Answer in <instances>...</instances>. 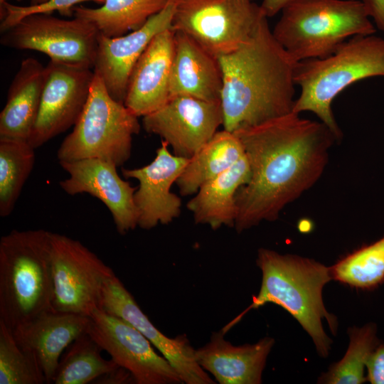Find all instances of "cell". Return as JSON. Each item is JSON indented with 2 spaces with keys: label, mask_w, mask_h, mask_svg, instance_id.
<instances>
[{
  "label": "cell",
  "mask_w": 384,
  "mask_h": 384,
  "mask_svg": "<svg viewBox=\"0 0 384 384\" xmlns=\"http://www.w3.org/2000/svg\"><path fill=\"white\" fill-rule=\"evenodd\" d=\"M249 162L250 178L236 194L234 228L241 233L276 220L282 209L312 187L338 141L322 122L292 112L234 132Z\"/></svg>",
  "instance_id": "6da1fadb"
},
{
  "label": "cell",
  "mask_w": 384,
  "mask_h": 384,
  "mask_svg": "<svg viewBox=\"0 0 384 384\" xmlns=\"http://www.w3.org/2000/svg\"><path fill=\"white\" fill-rule=\"evenodd\" d=\"M218 59L224 129L234 132L293 112L297 62L274 38L267 16L247 41Z\"/></svg>",
  "instance_id": "7a4b0ae2"
},
{
  "label": "cell",
  "mask_w": 384,
  "mask_h": 384,
  "mask_svg": "<svg viewBox=\"0 0 384 384\" xmlns=\"http://www.w3.org/2000/svg\"><path fill=\"white\" fill-rule=\"evenodd\" d=\"M256 262L262 272L261 287L245 312L267 303L282 307L311 338L318 354L327 358L332 340L324 329L323 320L334 335L338 328L336 317L326 310L322 298L324 286L332 279L330 267L266 248L258 250Z\"/></svg>",
  "instance_id": "3957f363"
},
{
  "label": "cell",
  "mask_w": 384,
  "mask_h": 384,
  "mask_svg": "<svg viewBox=\"0 0 384 384\" xmlns=\"http://www.w3.org/2000/svg\"><path fill=\"white\" fill-rule=\"evenodd\" d=\"M373 77L384 78V38L353 36L324 58L297 62L294 81L301 93L293 112L314 113L340 141L343 134L332 112L333 100L351 85Z\"/></svg>",
  "instance_id": "277c9868"
},
{
  "label": "cell",
  "mask_w": 384,
  "mask_h": 384,
  "mask_svg": "<svg viewBox=\"0 0 384 384\" xmlns=\"http://www.w3.org/2000/svg\"><path fill=\"white\" fill-rule=\"evenodd\" d=\"M50 232L14 230L0 240V321L11 331L51 310Z\"/></svg>",
  "instance_id": "5b68a950"
},
{
  "label": "cell",
  "mask_w": 384,
  "mask_h": 384,
  "mask_svg": "<svg viewBox=\"0 0 384 384\" xmlns=\"http://www.w3.org/2000/svg\"><path fill=\"white\" fill-rule=\"evenodd\" d=\"M281 11L272 34L296 62L324 58L348 38L376 32L361 1L291 0Z\"/></svg>",
  "instance_id": "8992f818"
},
{
  "label": "cell",
  "mask_w": 384,
  "mask_h": 384,
  "mask_svg": "<svg viewBox=\"0 0 384 384\" xmlns=\"http://www.w3.org/2000/svg\"><path fill=\"white\" fill-rule=\"evenodd\" d=\"M138 118L111 97L95 73L86 105L59 146V161L100 159L122 166L130 157L133 135L140 131Z\"/></svg>",
  "instance_id": "52a82bcc"
},
{
  "label": "cell",
  "mask_w": 384,
  "mask_h": 384,
  "mask_svg": "<svg viewBox=\"0 0 384 384\" xmlns=\"http://www.w3.org/2000/svg\"><path fill=\"white\" fill-rule=\"evenodd\" d=\"M265 16L252 0H176L171 28L218 58L247 41Z\"/></svg>",
  "instance_id": "ba28073f"
},
{
  "label": "cell",
  "mask_w": 384,
  "mask_h": 384,
  "mask_svg": "<svg viewBox=\"0 0 384 384\" xmlns=\"http://www.w3.org/2000/svg\"><path fill=\"white\" fill-rule=\"evenodd\" d=\"M50 258L53 310L90 316L115 274L112 268L80 241L51 232Z\"/></svg>",
  "instance_id": "9c48e42d"
},
{
  "label": "cell",
  "mask_w": 384,
  "mask_h": 384,
  "mask_svg": "<svg viewBox=\"0 0 384 384\" xmlns=\"http://www.w3.org/2000/svg\"><path fill=\"white\" fill-rule=\"evenodd\" d=\"M4 46L43 53L50 60L93 69L100 32L79 17L63 19L51 14L28 15L1 33Z\"/></svg>",
  "instance_id": "30bf717a"
},
{
  "label": "cell",
  "mask_w": 384,
  "mask_h": 384,
  "mask_svg": "<svg viewBox=\"0 0 384 384\" xmlns=\"http://www.w3.org/2000/svg\"><path fill=\"white\" fill-rule=\"evenodd\" d=\"M90 317L87 333L118 366L131 373L135 384L183 383L171 363L131 324L101 309Z\"/></svg>",
  "instance_id": "8fae6325"
},
{
  "label": "cell",
  "mask_w": 384,
  "mask_h": 384,
  "mask_svg": "<svg viewBox=\"0 0 384 384\" xmlns=\"http://www.w3.org/2000/svg\"><path fill=\"white\" fill-rule=\"evenodd\" d=\"M93 69L50 60L37 118L28 139L38 148L73 127L87 101Z\"/></svg>",
  "instance_id": "7c38bea8"
},
{
  "label": "cell",
  "mask_w": 384,
  "mask_h": 384,
  "mask_svg": "<svg viewBox=\"0 0 384 384\" xmlns=\"http://www.w3.org/2000/svg\"><path fill=\"white\" fill-rule=\"evenodd\" d=\"M223 124L220 101H206L185 95L171 97L161 108L142 118L149 134L159 136L173 154L190 159Z\"/></svg>",
  "instance_id": "4fadbf2b"
},
{
  "label": "cell",
  "mask_w": 384,
  "mask_h": 384,
  "mask_svg": "<svg viewBox=\"0 0 384 384\" xmlns=\"http://www.w3.org/2000/svg\"><path fill=\"white\" fill-rule=\"evenodd\" d=\"M100 309L123 319L139 331L176 369L183 383H215L197 363L196 349L186 336L169 338L161 332L115 274L105 284Z\"/></svg>",
  "instance_id": "5bb4252c"
},
{
  "label": "cell",
  "mask_w": 384,
  "mask_h": 384,
  "mask_svg": "<svg viewBox=\"0 0 384 384\" xmlns=\"http://www.w3.org/2000/svg\"><path fill=\"white\" fill-rule=\"evenodd\" d=\"M161 140L156 156L149 164L136 169H122L127 178H134L139 186L134 194L138 212V226L150 230L158 224H169L181 213V200L171 191L189 159L171 154Z\"/></svg>",
  "instance_id": "9a60e30c"
},
{
  "label": "cell",
  "mask_w": 384,
  "mask_h": 384,
  "mask_svg": "<svg viewBox=\"0 0 384 384\" xmlns=\"http://www.w3.org/2000/svg\"><path fill=\"white\" fill-rule=\"evenodd\" d=\"M69 177L59 182L68 194L89 193L100 200L110 210L116 229L124 235L138 226V212L134 201L137 187L123 180L117 166L100 159L59 161Z\"/></svg>",
  "instance_id": "2e32d148"
},
{
  "label": "cell",
  "mask_w": 384,
  "mask_h": 384,
  "mask_svg": "<svg viewBox=\"0 0 384 384\" xmlns=\"http://www.w3.org/2000/svg\"><path fill=\"white\" fill-rule=\"evenodd\" d=\"M175 1L169 0L161 11L139 29L115 38L100 33L93 70L115 100L124 103L128 81L137 62L157 34L171 28Z\"/></svg>",
  "instance_id": "e0dca14e"
},
{
  "label": "cell",
  "mask_w": 384,
  "mask_h": 384,
  "mask_svg": "<svg viewBox=\"0 0 384 384\" xmlns=\"http://www.w3.org/2000/svg\"><path fill=\"white\" fill-rule=\"evenodd\" d=\"M90 321V316L51 309L16 326L12 333L18 344L34 357L46 383H52L62 353L87 332Z\"/></svg>",
  "instance_id": "ac0fdd59"
},
{
  "label": "cell",
  "mask_w": 384,
  "mask_h": 384,
  "mask_svg": "<svg viewBox=\"0 0 384 384\" xmlns=\"http://www.w3.org/2000/svg\"><path fill=\"white\" fill-rule=\"evenodd\" d=\"M174 51V31L157 34L130 75L124 104L137 117L161 108L169 99V80Z\"/></svg>",
  "instance_id": "d6986e66"
},
{
  "label": "cell",
  "mask_w": 384,
  "mask_h": 384,
  "mask_svg": "<svg viewBox=\"0 0 384 384\" xmlns=\"http://www.w3.org/2000/svg\"><path fill=\"white\" fill-rule=\"evenodd\" d=\"M225 331L213 332L210 341L196 349L198 365L220 384H260L274 338L265 336L253 344L234 346Z\"/></svg>",
  "instance_id": "ffe728a7"
},
{
  "label": "cell",
  "mask_w": 384,
  "mask_h": 384,
  "mask_svg": "<svg viewBox=\"0 0 384 384\" xmlns=\"http://www.w3.org/2000/svg\"><path fill=\"white\" fill-rule=\"evenodd\" d=\"M222 86V70L218 58L187 35L174 32L169 98L185 95L206 101H220Z\"/></svg>",
  "instance_id": "44dd1931"
},
{
  "label": "cell",
  "mask_w": 384,
  "mask_h": 384,
  "mask_svg": "<svg viewBox=\"0 0 384 384\" xmlns=\"http://www.w3.org/2000/svg\"><path fill=\"white\" fill-rule=\"evenodd\" d=\"M46 66L37 59L23 60L0 113V138L28 141L35 124L45 83Z\"/></svg>",
  "instance_id": "7402d4cb"
},
{
  "label": "cell",
  "mask_w": 384,
  "mask_h": 384,
  "mask_svg": "<svg viewBox=\"0 0 384 384\" xmlns=\"http://www.w3.org/2000/svg\"><path fill=\"white\" fill-rule=\"evenodd\" d=\"M250 178V165L245 154L230 168L204 183L187 203L195 223L208 225L213 230L223 225L234 227L236 194Z\"/></svg>",
  "instance_id": "603a6c76"
},
{
  "label": "cell",
  "mask_w": 384,
  "mask_h": 384,
  "mask_svg": "<svg viewBox=\"0 0 384 384\" xmlns=\"http://www.w3.org/2000/svg\"><path fill=\"white\" fill-rule=\"evenodd\" d=\"M235 132L218 131L193 156L176 183L182 196L195 194L207 181L226 171L245 156Z\"/></svg>",
  "instance_id": "cb8c5ba5"
},
{
  "label": "cell",
  "mask_w": 384,
  "mask_h": 384,
  "mask_svg": "<svg viewBox=\"0 0 384 384\" xmlns=\"http://www.w3.org/2000/svg\"><path fill=\"white\" fill-rule=\"evenodd\" d=\"M169 0H105L98 8L75 6V17L95 26L100 34L115 38L139 29L161 11Z\"/></svg>",
  "instance_id": "d4e9b609"
},
{
  "label": "cell",
  "mask_w": 384,
  "mask_h": 384,
  "mask_svg": "<svg viewBox=\"0 0 384 384\" xmlns=\"http://www.w3.org/2000/svg\"><path fill=\"white\" fill-rule=\"evenodd\" d=\"M35 149L28 141L0 138V216L13 211L32 171Z\"/></svg>",
  "instance_id": "484cf974"
},
{
  "label": "cell",
  "mask_w": 384,
  "mask_h": 384,
  "mask_svg": "<svg viewBox=\"0 0 384 384\" xmlns=\"http://www.w3.org/2000/svg\"><path fill=\"white\" fill-rule=\"evenodd\" d=\"M101 348L87 333L78 337L60 358L53 378L55 384H86L118 366L112 358L105 359Z\"/></svg>",
  "instance_id": "4316f807"
},
{
  "label": "cell",
  "mask_w": 384,
  "mask_h": 384,
  "mask_svg": "<svg viewBox=\"0 0 384 384\" xmlns=\"http://www.w3.org/2000/svg\"><path fill=\"white\" fill-rule=\"evenodd\" d=\"M332 279L371 290L384 282V237L362 246L330 267Z\"/></svg>",
  "instance_id": "83f0119b"
},
{
  "label": "cell",
  "mask_w": 384,
  "mask_h": 384,
  "mask_svg": "<svg viewBox=\"0 0 384 384\" xmlns=\"http://www.w3.org/2000/svg\"><path fill=\"white\" fill-rule=\"evenodd\" d=\"M377 329L374 324L348 330V349L338 362L333 364L319 378V383L328 384H361L367 381L366 363L377 346Z\"/></svg>",
  "instance_id": "f1b7e54d"
},
{
  "label": "cell",
  "mask_w": 384,
  "mask_h": 384,
  "mask_svg": "<svg viewBox=\"0 0 384 384\" xmlns=\"http://www.w3.org/2000/svg\"><path fill=\"white\" fill-rule=\"evenodd\" d=\"M38 363L15 340L12 331L0 321V384H44Z\"/></svg>",
  "instance_id": "f546056e"
},
{
  "label": "cell",
  "mask_w": 384,
  "mask_h": 384,
  "mask_svg": "<svg viewBox=\"0 0 384 384\" xmlns=\"http://www.w3.org/2000/svg\"><path fill=\"white\" fill-rule=\"evenodd\" d=\"M86 1L102 4L105 0H48L41 4L29 6H18L5 1L0 5L1 33L33 14H51L58 11L62 15L70 16L73 14V9L77 4Z\"/></svg>",
  "instance_id": "4dcf8cb0"
},
{
  "label": "cell",
  "mask_w": 384,
  "mask_h": 384,
  "mask_svg": "<svg viewBox=\"0 0 384 384\" xmlns=\"http://www.w3.org/2000/svg\"><path fill=\"white\" fill-rule=\"evenodd\" d=\"M367 380L372 384H384V343H379L367 363Z\"/></svg>",
  "instance_id": "1f68e13d"
},
{
  "label": "cell",
  "mask_w": 384,
  "mask_h": 384,
  "mask_svg": "<svg viewBox=\"0 0 384 384\" xmlns=\"http://www.w3.org/2000/svg\"><path fill=\"white\" fill-rule=\"evenodd\" d=\"M93 383L100 384L135 383L131 373L121 366L100 376Z\"/></svg>",
  "instance_id": "d6a6232c"
},
{
  "label": "cell",
  "mask_w": 384,
  "mask_h": 384,
  "mask_svg": "<svg viewBox=\"0 0 384 384\" xmlns=\"http://www.w3.org/2000/svg\"><path fill=\"white\" fill-rule=\"evenodd\" d=\"M375 26L384 33V0H361Z\"/></svg>",
  "instance_id": "836d02e7"
},
{
  "label": "cell",
  "mask_w": 384,
  "mask_h": 384,
  "mask_svg": "<svg viewBox=\"0 0 384 384\" xmlns=\"http://www.w3.org/2000/svg\"><path fill=\"white\" fill-rule=\"evenodd\" d=\"M291 0H263L260 5L265 15L272 17L282 11L284 6Z\"/></svg>",
  "instance_id": "e575fe53"
},
{
  "label": "cell",
  "mask_w": 384,
  "mask_h": 384,
  "mask_svg": "<svg viewBox=\"0 0 384 384\" xmlns=\"http://www.w3.org/2000/svg\"><path fill=\"white\" fill-rule=\"evenodd\" d=\"M7 1L8 0H0V5H1L3 3ZM29 1L31 2L30 5H38V4L45 3L48 1V0H29Z\"/></svg>",
  "instance_id": "d590c367"
}]
</instances>
